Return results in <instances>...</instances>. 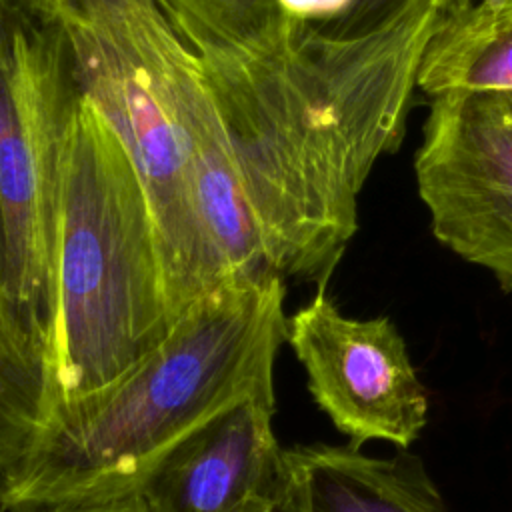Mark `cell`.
<instances>
[{
	"mask_svg": "<svg viewBox=\"0 0 512 512\" xmlns=\"http://www.w3.org/2000/svg\"><path fill=\"white\" fill-rule=\"evenodd\" d=\"M452 0L334 38L288 18L268 50L194 48L266 268L326 288L358 230V196L406 134L424 50Z\"/></svg>",
	"mask_w": 512,
	"mask_h": 512,
	"instance_id": "cell-1",
	"label": "cell"
},
{
	"mask_svg": "<svg viewBox=\"0 0 512 512\" xmlns=\"http://www.w3.org/2000/svg\"><path fill=\"white\" fill-rule=\"evenodd\" d=\"M284 278L236 276L198 298L116 386L52 420L2 472L8 512L140 494L198 428L274 386L286 342Z\"/></svg>",
	"mask_w": 512,
	"mask_h": 512,
	"instance_id": "cell-2",
	"label": "cell"
},
{
	"mask_svg": "<svg viewBox=\"0 0 512 512\" xmlns=\"http://www.w3.org/2000/svg\"><path fill=\"white\" fill-rule=\"evenodd\" d=\"M170 328L142 180L114 130L80 94L62 158L50 422L116 386Z\"/></svg>",
	"mask_w": 512,
	"mask_h": 512,
	"instance_id": "cell-3",
	"label": "cell"
},
{
	"mask_svg": "<svg viewBox=\"0 0 512 512\" xmlns=\"http://www.w3.org/2000/svg\"><path fill=\"white\" fill-rule=\"evenodd\" d=\"M64 32L80 92L130 156L152 210L174 322L222 284L196 206L186 116L194 50L158 0H34Z\"/></svg>",
	"mask_w": 512,
	"mask_h": 512,
	"instance_id": "cell-4",
	"label": "cell"
},
{
	"mask_svg": "<svg viewBox=\"0 0 512 512\" xmlns=\"http://www.w3.org/2000/svg\"><path fill=\"white\" fill-rule=\"evenodd\" d=\"M80 94L60 26L34 0H2L0 202L6 290L48 338L56 300L62 158Z\"/></svg>",
	"mask_w": 512,
	"mask_h": 512,
	"instance_id": "cell-5",
	"label": "cell"
},
{
	"mask_svg": "<svg viewBox=\"0 0 512 512\" xmlns=\"http://www.w3.org/2000/svg\"><path fill=\"white\" fill-rule=\"evenodd\" d=\"M414 174L436 240L512 292V96L432 98Z\"/></svg>",
	"mask_w": 512,
	"mask_h": 512,
	"instance_id": "cell-6",
	"label": "cell"
},
{
	"mask_svg": "<svg viewBox=\"0 0 512 512\" xmlns=\"http://www.w3.org/2000/svg\"><path fill=\"white\" fill-rule=\"evenodd\" d=\"M286 342L308 392L352 448L382 440L406 450L428 420V394L388 316L352 318L326 288L288 316Z\"/></svg>",
	"mask_w": 512,
	"mask_h": 512,
	"instance_id": "cell-7",
	"label": "cell"
},
{
	"mask_svg": "<svg viewBox=\"0 0 512 512\" xmlns=\"http://www.w3.org/2000/svg\"><path fill=\"white\" fill-rule=\"evenodd\" d=\"M274 386L220 412L188 436L142 488L152 512H268L280 506L284 448Z\"/></svg>",
	"mask_w": 512,
	"mask_h": 512,
	"instance_id": "cell-8",
	"label": "cell"
},
{
	"mask_svg": "<svg viewBox=\"0 0 512 512\" xmlns=\"http://www.w3.org/2000/svg\"><path fill=\"white\" fill-rule=\"evenodd\" d=\"M282 512H448L418 456H368L360 448H284Z\"/></svg>",
	"mask_w": 512,
	"mask_h": 512,
	"instance_id": "cell-9",
	"label": "cell"
},
{
	"mask_svg": "<svg viewBox=\"0 0 512 512\" xmlns=\"http://www.w3.org/2000/svg\"><path fill=\"white\" fill-rule=\"evenodd\" d=\"M418 90L512 96V0H478L442 22L428 42Z\"/></svg>",
	"mask_w": 512,
	"mask_h": 512,
	"instance_id": "cell-10",
	"label": "cell"
},
{
	"mask_svg": "<svg viewBox=\"0 0 512 512\" xmlns=\"http://www.w3.org/2000/svg\"><path fill=\"white\" fill-rule=\"evenodd\" d=\"M50 416L48 334L0 290V474L30 450Z\"/></svg>",
	"mask_w": 512,
	"mask_h": 512,
	"instance_id": "cell-11",
	"label": "cell"
},
{
	"mask_svg": "<svg viewBox=\"0 0 512 512\" xmlns=\"http://www.w3.org/2000/svg\"><path fill=\"white\" fill-rule=\"evenodd\" d=\"M180 36L194 48L260 52L286 32L276 0H158Z\"/></svg>",
	"mask_w": 512,
	"mask_h": 512,
	"instance_id": "cell-12",
	"label": "cell"
},
{
	"mask_svg": "<svg viewBox=\"0 0 512 512\" xmlns=\"http://www.w3.org/2000/svg\"><path fill=\"white\" fill-rule=\"evenodd\" d=\"M414 2L418 0H356L350 14L338 26L324 34L334 38H356L376 32L406 14L414 6ZM470 4V0H452V14L468 8Z\"/></svg>",
	"mask_w": 512,
	"mask_h": 512,
	"instance_id": "cell-13",
	"label": "cell"
},
{
	"mask_svg": "<svg viewBox=\"0 0 512 512\" xmlns=\"http://www.w3.org/2000/svg\"><path fill=\"white\" fill-rule=\"evenodd\" d=\"M276 4L286 18L328 32L350 14L356 0H276Z\"/></svg>",
	"mask_w": 512,
	"mask_h": 512,
	"instance_id": "cell-14",
	"label": "cell"
},
{
	"mask_svg": "<svg viewBox=\"0 0 512 512\" xmlns=\"http://www.w3.org/2000/svg\"><path fill=\"white\" fill-rule=\"evenodd\" d=\"M14 512H152L142 494H130L106 500H86V502H60L50 506L24 508Z\"/></svg>",
	"mask_w": 512,
	"mask_h": 512,
	"instance_id": "cell-15",
	"label": "cell"
},
{
	"mask_svg": "<svg viewBox=\"0 0 512 512\" xmlns=\"http://www.w3.org/2000/svg\"><path fill=\"white\" fill-rule=\"evenodd\" d=\"M8 282V256H6V228H4V214H2V202H0V290H6Z\"/></svg>",
	"mask_w": 512,
	"mask_h": 512,
	"instance_id": "cell-16",
	"label": "cell"
},
{
	"mask_svg": "<svg viewBox=\"0 0 512 512\" xmlns=\"http://www.w3.org/2000/svg\"><path fill=\"white\" fill-rule=\"evenodd\" d=\"M0 512H8L6 506H4V502H2V474H0Z\"/></svg>",
	"mask_w": 512,
	"mask_h": 512,
	"instance_id": "cell-17",
	"label": "cell"
},
{
	"mask_svg": "<svg viewBox=\"0 0 512 512\" xmlns=\"http://www.w3.org/2000/svg\"><path fill=\"white\" fill-rule=\"evenodd\" d=\"M268 512H282V508L278 506V508H272V510H268Z\"/></svg>",
	"mask_w": 512,
	"mask_h": 512,
	"instance_id": "cell-18",
	"label": "cell"
},
{
	"mask_svg": "<svg viewBox=\"0 0 512 512\" xmlns=\"http://www.w3.org/2000/svg\"><path fill=\"white\" fill-rule=\"evenodd\" d=\"M470 2H478V0H470Z\"/></svg>",
	"mask_w": 512,
	"mask_h": 512,
	"instance_id": "cell-19",
	"label": "cell"
},
{
	"mask_svg": "<svg viewBox=\"0 0 512 512\" xmlns=\"http://www.w3.org/2000/svg\"><path fill=\"white\" fill-rule=\"evenodd\" d=\"M0 2H2V0H0Z\"/></svg>",
	"mask_w": 512,
	"mask_h": 512,
	"instance_id": "cell-20",
	"label": "cell"
}]
</instances>
